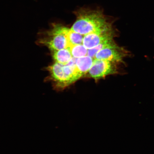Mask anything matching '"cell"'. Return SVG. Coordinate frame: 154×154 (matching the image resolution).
I'll list each match as a JSON object with an SVG mask.
<instances>
[{
  "label": "cell",
  "mask_w": 154,
  "mask_h": 154,
  "mask_svg": "<svg viewBox=\"0 0 154 154\" xmlns=\"http://www.w3.org/2000/svg\"><path fill=\"white\" fill-rule=\"evenodd\" d=\"M68 29L61 24H54L52 28L40 38L38 43L51 51L66 49L69 46L67 38Z\"/></svg>",
  "instance_id": "cell-2"
},
{
  "label": "cell",
  "mask_w": 154,
  "mask_h": 154,
  "mask_svg": "<svg viewBox=\"0 0 154 154\" xmlns=\"http://www.w3.org/2000/svg\"><path fill=\"white\" fill-rule=\"evenodd\" d=\"M74 14L76 19L70 29L82 35L99 32L112 26L103 11L99 9L82 8L75 11Z\"/></svg>",
  "instance_id": "cell-1"
},
{
  "label": "cell",
  "mask_w": 154,
  "mask_h": 154,
  "mask_svg": "<svg viewBox=\"0 0 154 154\" xmlns=\"http://www.w3.org/2000/svg\"><path fill=\"white\" fill-rule=\"evenodd\" d=\"M67 48L70 50L73 57L78 58L87 55L88 49L83 44L72 45Z\"/></svg>",
  "instance_id": "cell-11"
},
{
  "label": "cell",
  "mask_w": 154,
  "mask_h": 154,
  "mask_svg": "<svg viewBox=\"0 0 154 154\" xmlns=\"http://www.w3.org/2000/svg\"><path fill=\"white\" fill-rule=\"evenodd\" d=\"M94 59L86 55L77 59L76 67L81 76L87 73L91 67Z\"/></svg>",
  "instance_id": "cell-7"
},
{
  "label": "cell",
  "mask_w": 154,
  "mask_h": 154,
  "mask_svg": "<svg viewBox=\"0 0 154 154\" xmlns=\"http://www.w3.org/2000/svg\"><path fill=\"white\" fill-rule=\"evenodd\" d=\"M84 37V35L77 33L70 28H69L67 33V39L69 44V47L72 45L82 44Z\"/></svg>",
  "instance_id": "cell-10"
},
{
  "label": "cell",
  "mask_w": 154,
  "mask_h": 154,
  "mask_svg": "<svg viewBox=\"0 0 154 154\" xmlns=\"http://www.w3.org/2000/svg\"><path fill=\"white\" fill-rule=\"evenodd\" d=\"M115 63L107 60L94 59L91 68L88 73L91 78L95 79L103 78L117 72Z\"/></svg>",
  "instance_id": "cell-3"
},
{
  "label": "cell",
  "mask_w": 154,
  "mask_h": 154,
  "mask_svg": "<svg viewBox=\"0 0 154 154\" xmlns=\"http://www.w3.org/2000/svg\"><path fill=\"white\" fill-rule=\"evenodd\" d=\"M128 55V51L116 45L101 50L96 54L94 59L118 63L123 62V59Z\"/></svg>",
  "instance_id": "cell-6"
},
{
  "label": "cell",
  "mask_w": 154,
  "mask_h": 154,
  "mask_svg": "<svg viewBox=\"0 0 154 154\" xmlns=\"http://www.w3.org/2000/svg\"><path fill=\"white\" fill-rule=\"evenodd\" d=\"M116 45V44L115 43L113 39L106 40L95 47L88 49L87 55L94 59L96 54L101 50Z\"/></svg>",
  "instance_id": "cell-9"
},
{
  "label": "cell",
  "mask_w": 154,
  "mask_h": 154,
  "mask_svg": "<svg viewBox=\"0 0 154 154\" xmlns=\"http://www.w3.org/2000/svg\"><path fill=\"white\" fill-rule=\"evenodd\" d=\"M52 55L55 62L63 65L67 64L73 57L68 48L52 51Z\"/></svg>",
  "instance_id": "cell-8"
},
{
  "label": "cell",
  "mask_w": 154,
  "mask_h": 154,
  "mask_svg": "<svg viewBox=\"0 0 154 154\" xmlns=\"http://www.w3.org/2000/svg\"><path fill=\"white\" fill-rule=\"evenodd\" d=\"M63 64L55 62L47 68L54 87L58 91L62 90L71 84L70 80L63 70Z\"/></svg>",
  "instance_id": "cell-4"
},
{
  "label": "cell",
  "mask_w": 154,
  "mask_h": 154,
  "mask_svg": "<svg viewBox=\"0 0 154 154\" xmlns=\"http://www.w3.org/2000/svg\"><path fill=\"white\" fill-rule=\"evenodd\" d=\"M114 35L112 25L105 29L84 35L82 44L87 49H91L106 40L113 39Z\"/></svg>",
  "instance_id": "cell-5"
}]
</instances>
